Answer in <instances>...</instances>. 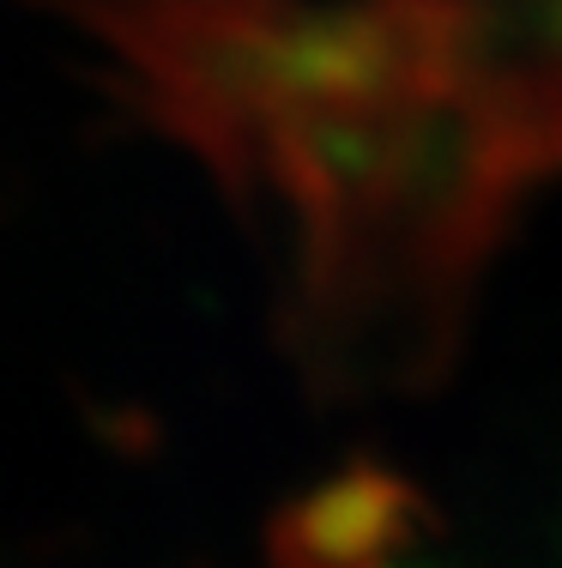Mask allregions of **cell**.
Returning a JSON list of instances; mask_svg holds the SVG:
<instances>
[{"instance_id":"6da1fadb","label":"cell","mask_w":562,"mask_h":568,"mask_svg":"<svg viewBox=\"0 0 562 568\" xmlns=\"http://www.w3.org/2000/svg\"><path fill=\"white\" fill-rule=\"evenodd\" d=\"M399 514L387 490H333L290 526L278 568H394Z\"/></svg>"}]
</instances>
